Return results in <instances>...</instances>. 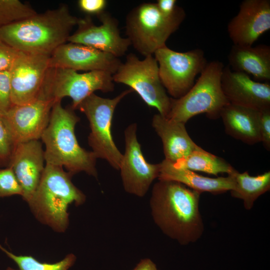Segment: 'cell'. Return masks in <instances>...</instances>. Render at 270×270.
<instances>
[{"label": "cell", "instance_id": "6da1fadb", "mask_svg": "<svg viewBox=\"0 0 270 270\" xmlns=\"http://www.w3.org/2000/svg\"><path fill=\"white\" fill-rule=\"evenodd\" d=\"M200 195L175 181L158 180L152 187L150 200L152 219L165 235L181 245L196 242L204 233Z\"/></svg>", "mask_w": 270, "mask_h": 270}, {"label": "cell", "instance_id": "7a4b0ae2", "mask_svg": "<svg viewBox=\"0 0 270 270\" xmlns=\"http://www.w3.org/2000/svg\"><path fill=\"white\" fill-rule=\"evenodd\" d=\"M81 18L63 4L0 28V40L20 52L50 56L68 42Z\"/></svg>", "mask_w": 270, "mask_h": 270}, {"label": "cell", "instance_id": "3957f363", "mask_svg": "<svg viewBox=\"0 0 270 270\" xmlns=\"http://www.w3.org/2000/svg\"><path fill=\"white\" fill-rule=\"evenodd\" d=\"M80 120L71 107H62L61 100L54 103L48 125L40 138L45 146V162L64 167L72 176L84 172L97 178V158L92 151L80 146L76 136L75 126Z\"/></svg>", "mask_w": 270, "mask_h": 270}, {"label": "cell", "instance_id": "277c9868", "mask_svg": "<svg viewBox=\"0 0 270 270\" xmlns=\"http://www.w3.org/2000/svg\"><path fill=\"white\" fill-rule=\"evenodd\" d=\"M62 167L46 164L38 186L28 202L37 219L54 230L64 232L68 223V206L82 204L84 194Z\"/></svg>", "mask_w": 270, "mask_h": 270}, {"label": "cell", "instance_id": "5b68a950", "mask_svg": "<svg viewBox=\"0 0 270 270\" xmlns=\"http://www.w3.org/2000/svg\"><path fill=\"white\" fill-rule=\"evenodd\" d=\"M224 66L219 60L208 62L196 82L184 96L171 98L170 110L166 118L184 124L201 114H206L211 119L220 118L223 108L229 104L221 86Z\"/></svg>", "mask_w": 270, "mask_h": 270}, {"label": "cell", "instance_id": "8992f818", "mask_svg": "<svg viewBox=\"0 0 270 270\" xmlns=\"http://www.w3.org/2000/svg\"><path fill=\"white\" fill-rule=\"evenodd\" d=\"M185 18V10L180 6L173 16H168L160 12L156 3L141 4L126 16L127 38L140 54L145 57L153 56L156 50L166 45L168 39Z\"/></svg>", "mask_w": 270, "mask_h": 270}, {"label": "cell", "instance_id": "52a82bcc", "mask_svg": "<svg viewBox=\"0 0 270 270\" xmlns=\"http://www.w3.org/2000/svg\"><path fill=\"white\" fill-rule=\"evenodd\" d=\"M133 92L126 90L113 98H104L92 94L79 104L78 108L86 116L90 132L88 142L97 158L106 160L114 168L120 170L123 154L118 150L112 137V116L118 104Z\"/></svg>", "mask_w": 270, "mask_h": 270}, {"label": "cell", "instance_id": "ba28073f", "mask_svg": "<svg viewBox=\"0 0 270 270\" xmlns=\"http://www.w3.org/2000/svg\"><path fill=\"white\" fill-rule=\"evenodd\" d=\"M114 88L112 74L108 72L96 70L80 74L70 69L50 68L40 98L58 101L68 96L72 100L71 108L75 110L95 91L110 92Z\"/></svg>", "mask_w": 270, "mask_h": 270}, {"label": "cell", "instance_id": "9c48e42d", "mask_svg": "<svg viewBox=\"0 0 270 270\" xmlns=\"http://www.w3.org/2000/svg\"><path fill=\"white\" fill-rule=\"evenodd\" d=\"M114 82L129 86L149 106L156 108L159 114L166 117L171 104L159 76L158 62L153 56L142 60L129 54L112 75Z\"/></svg>", "mask_w": 270, "mask_h": 270}, {"label": "cell", "instance_id": "30bf717a", "mask_svg": "<svg viewBox=\"0 0 270 270\" xmlns=\"http://www.w3.org/2000/svg\"><path fill=\"white\" fill-rule=\"evenodd\" d=\"M158 66L161 82L173 98L184 96L194 86L196 76L208 64L203 50L178 52L166 45L154 54Z\"/></svg>", "mask_w": 270, "mask_h": 270}, {"label": "cell", "instance_id": "8fae6325", "mask_svg": "<svg viewBox=\"0 0 270 270\" xmlns=\"http://www.w3.org/2000/svg\"><path fill=\"white\" fill-rule=\"evenodd\" d=\"M49 56L19 51L8 71L13 105L27 104L40 98L50 68Z\"/></svg>", "mask_w": 270, "mask_h": 270}, {"label": "cell", "instance_id": "7c38bea8", "mask_svg": "<svg viewBox=\"0 0 270 270\" xmlns=\"http://www.w3.org/2000/svg\"><path fill=\"white\" fill-rule=\"evenodd\" d=\"M137 125L133 123L124 130L126 148L120 170L124 188L127 192L144 196L158 178L160 164H152L145 160L136 137Z\"/></svg>", "mask_w": 270, "mask_h": 270}, {"label": "cell", "instance_id": "4fadbf2b", "mask_svg": "<svg viewBox=\"0 0 270 270\" xmlns=\"http://www.w3.org/2000/svg\"><path fill=\"white\" fill-rule=\"evenodd\" d=\"M56 101L38 98L32 102L13 105L1 117L14 146L32 140H39L48 125L52 108Z\"/></svg>", "mask_w": 270, "mask_h": 270}, {"label": "cell", "instance_id": "5bb4252c", "mask_svg": "<svg viewBox=\"0 0 270 270\" xmlns=\"http://www.w3.org/2000/svg\"><path fill=\"white\" fill-rule=\"evenodd\" d=\"M102 24H94L90 16L82 18L76 31L68 42L84 44L111 54L117 58L124 55L131 45L130 40L120 36L118 22L104 12L98 16Z\"/></svg>", "mask_w": 270, "mask_h": 270}, {"label": "cell", "instance_id": "9a60e30c", "mask_svg": "<svg viewBox=\"0 0 270 270\" xmlns=\"http://www.w3.org/2000/svg\"><path fill=\"white\" fill-rule=\"evenodd\" d=\"M118 58L84 44L68 42L49 56L50 68L84 71H106L112 75L122 64Z\"/></svg>", "mask_w": 270, "mask_h": 270}, {"label": "cell", "instance_id": "2e32d148", "mask_svg": "<svg viewBox=\"0 0 270 270\" xmlns=\"http://www.w3.org/2000/svg\"><path fill=\"white\" fill-rule=\"evenodd\" d=\"M270 29V0H244L237 14L229 22L227 31L234 45L252 46Z\"/></svg>", "mask_w": 270, "mask_h": 270}, {"label": "cell", "instance_id": "e0dca14e", "mask_svg": "<svg viewBox=\"0 0 270 270\" xmlns=\"http://www.w3.org/2000/svg\"><path fill=\"white\" fill-rule=\"evenodd\" d=\"M221 86L229 103L258 110L270 108V84L260 82L248 74L224 66Z\"/></svg>", "mask_w": 270, "mask_h": 270}, {"label": "cell", "instance_id": "ac0fdd59", "mask_svg": "<svg viewBox=\"0 0 270 270\" xmlns=\"http://www.w3.org/2000/svg\"><path fill=\"white\" fill-rule=\"evenodd\" d=\"M44 152L39 140L17 144L8 167L14 171L22 190V197L28 203L36 190L45 166Z\"/></svg>", "mask_w": 270, "mask_h": 270}, {"label": "cell", "instance_id": "d6986e66", "mask_svg": "<svg viewBox=\"0 0 270 270\" xmlns=\"http://www.w3.org/2000/svg\"><path fill=\"white\" fill-rule=\"evenodd\" d=\"M152 126L162 140L166 160L174 164L198 148L188 135L185 124L156 114Z\"/></svg>", "mask_w": 270, "mask_h": 270}, {"label": "cell", "instance_id": "ffe728a7", "mask_svg": "<svg viewBox=\"0 0 270 270\" xmlns=\"http://www.w3.org/2000/svg\"><path fill=\"white\" fill-rule=\"evenodd\" d=\"M160 164L158 180H172L180 182L188 188L198 192L213 194L231 191L234 188V174L226 177L212 178L204 176L192 170L175 166L164 160Z\"/></svg>", "mask_w": 270, "mask_h": 270}, {"label": "cell", "instance_id": "44dd1931", "mask_svg": "<svg viewBox=\"0 0 270 270\" xmlns=\"http://www.w3.org/2000/svg\"><path fill=\"white\" fill-rule=\"evenodd\" d=\"M231 70L251 75L254 80H270V46L259 44L255 46L233 45L228 55Z\"/></svg>", "mask_w": 270, "mask_h": 270}, {"label": "cell", "instance_id": "7402d4cb", "mask_svg": "<svg viewBox=\"0 0 270 270\" xmlns=\"http://www.w3.org/2000/svg\"><path fill=\"white\" fill-rule=\"evenodd\" d=\"M260 110L230 103L220 114L226 134L250 145L260 142Z\"/></svg>", "mask_w": 270, "mask_h": 270}, {"label": "cell", "instance_id": "603a6c76", "mask_svg": "<svg viewBox=\"0 0 270 270\" xmlns=\"http://www.w3.org/2000/svg\"><path fill=\"white\" fill-rule=\"evenodd\" d=\"M234 188L232 196L243 200L244 208L250 210L257 198L270 189V172L251 176L248 172L234 174Z\"/></svg>", "mask_w": 270, "mask_h": 270}, {"label": "cell", "instance_id": "cb8c5ba5", "mask_svg": "<svg viewBox=\"0 0 270 270\" xmlns=\"http://www.w3.org/2000/svg\"><path fill=\"white\" fill-rule=\"evenodd\" d=\"M173 164L177 167L215 176L222 173L230 175L236 171L224 159L206 152L200 146Z\"/></svg>", "mask_w": 270, "mask_h": 270}, {"label": "cell", "instance_id": "d4e9b609", "mask_svg": "<svg viewBox=\"0 0 270 270\" xmlns=\"http://www.w3.org/2000/svg\"><path fill=\"white\" fill-rule=\"evenodd\" d=\"M0 249L17 264L19 270H68L76 260V256L70 254L58 262L52 264L41 262L31 256L16 255L0 244Z\"/></svg>", "mask_w": 270, "mask_h": 270}, {"label": "cell", "instance_id": "484cf974", "mask_svg": "<svg viewBox=\"0 0 270 270\" xmlns=\"http://www.w3.org/2000/svg\"><path fill=\"white\" fill-rule=\"evenodd\" d=\"M36 13L30 6L19 0H0V28Z\"/></svg>", "mask_w": 270, "mask_h": 270}, {"label": "cell", "instance_id": "4316f807", "mask_svg": "<svg viewBox=\"0 0 270 270\" xmlns=\"http://www.w3.org/2000/svg\"><path fill=\"white\" fill-rule=\"evenodd\" d=\"M14 195L22 196L21 186L10 167L0 169V198Z\"/></svg>", "mask_w": 270, "mask_h": 270}, {"label": "cell", "instance_id": "83f0119b", "mask_svg": "<svg viewBox=\"0 0 270 270\" xmlns=\"http://www.w3.org/2000/svg\"><path fill=\"white\" fill-rule=\"evenodd\" d=\"M14 146L10 134L0 117V166H8Z\"/></svg>", "mask_w": 270, "mask_h": 270}, {"label": "cell", "instance_id": "f1b7e54d", "mask_svg": "<svg viewBox=\"0 0 270 270\" xmlns=\"http://www.w3.org/2000/svg\"><path fill=\"white\" fill-rule=\"evenodd\" d=\"M13 106L10 96L8 71L0 72V117L4 116Z\"/></svg>", "mask_w": 270, "mask_h": 270}, {"label": "cell", "instance_id": "f546056e", "mask_svg": "<svg viewBox=\"0 0 270 270\" xmlns=\"http://www.w3.org/2000/svg\"><path fill=\"white\" fill-rule=\"evenodd\" d=\"M19 51L0 40V72L9 71Z\"/></svg>", "mask_w": 270, "mask_h": 270}, {"label": "cell", "instance_id": "4dcf8cb0", "mask_svg": "<svg viewBox=\"0 0 270 270\" xmlns=\"http://www.w3.org/2000/svg\"><path fill=\"white\" fill-rule=\"evenodd\" d=\"M259 130L260 142L268 150H270V108L260 110Z\"/></svg>", "mask_w": 270, "mask_h": 270}, {"label": "cell", "instance_id": "1f68e13d", "mask_svg": "<svg viewBox=\"0 0 270 270\" xmlns=\"http://www.w3.org/2000/svg\"><path fill=\"white\" fill-rule=\"evenodd\" d=\"M80 9L85 14L96 15L97 16L105 11L108 1L106 0H79L78 2Z\"/></svg>", "mask_w": 270, "mask_h": 270}, {"label": "cell", "instance_id": "d6a6232c", "mask_svg": "<svg viewBox=\"0 0 270 270\" xmlns=\"http://www.w3.org/2000/svg\"><path fill=\"white\" fill-rule=\"evenodd\" d=\"M176 3V0H158L156 4L161 13L170 16H173L179 8Z\"/></svg>", "mask_w": 270, "mask_h": 270}, {"label": "cell", "instance_id": "836d02e7", "mask_svg": "<svg viewBox=\"0 0 270 270\" xmlns=\"http://www.w3.org/2000/svg\"><path fill=\"white\" fill-rule=\"evenodd\" d=\"M133 270H158L156 264L149 258L142 260Z\"/></svg>", "mask_w": 270, "mask_h": 270}, {"label": "cell", "instance_id": "e575fe53", "mask_svg": "<svg viewBox=\"0 0 270 270\" xmlns=\"http://www.w3.org/2000/svg\"><path fill=\"white\" fill-rule=\"evenodd\" d=\"M6 270H16V269L12 268L10 267H8L6 269Z\"/></svg>", "mask_w": 270, "mask_h": 270}]
</instances>
